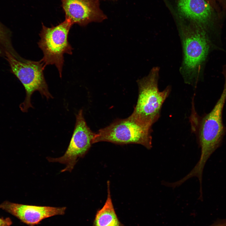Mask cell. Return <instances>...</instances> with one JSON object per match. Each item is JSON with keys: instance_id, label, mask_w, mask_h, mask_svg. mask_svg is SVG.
Masks as SVG:
<instances>
[{"instance_id": "6da1fadb", "label": "cell", "mask_w": 226, "mask_h": 226, "mask_svg": "<svg viewBox=\"0 0 226 226\" xmlns=\"http://www.w3.org/2000/svg\"><path fill=\"white\" fill-rule=\"evenodd\" d=\"M225 82L222 92L212 110L201 118L196 112L191 116L192 129L196 133L201 148L200 159L196 165L203 170L207 160L222 144L226 132L223 121V109L226 100V68L223 69Z\"/></svg>"}, {"instance_id": "7a4b0ae2", "label": "cell", "mask_w": 226, "mask_h": 226, "mask_svg": "<svg viewBox=\"0 0 226 226\" xmlns=\"http://www.w3.org/2000/svg\"><path fill=\"white\" fill-rule=\"evenodd\" d=\"M158 76V68H155L148 75L137 81V100L131 115L141 124L151 127L159 118L162 105L171 91L170 86L159 91Z\"/></svg>"}, {"instance_id": "3957f363", "label": "cell", "mask_w": 226, "mask_h": 226, "mask_svg": "<svg viewBox=\"0 0 226 226\" xmlns=\"http://www.w3.org/2000/svg\"><path fill=\"white\" fill-rule=\"evenodd\" d=\"M5 58L8 63L11 72L20 81L25 91V100L19 105L22 112H27L29 108H33L31 97L35 91H38L47 99L53 98L49 92L44 76L45 67L41 60L33 61L20 56L16 57L9 54H7Z\"/></svg>"}, {"instance_id": "277c9868", "label": "cell", "mask_w": 226, "mask_h": 226, "mask_svg": "<svg viewBox=\"0 0 226 226\" xmlns=\"http://www.w3.org/2000/svg\"><path fill=\"white\" fill-rule=\"evenodd\" d=\"M152 127L145 126L131 115L117 119L95 134L93 143L107 142L118 144H137L152 148Z\"/></svg>"}, {"instance_id": "5b68a950", "label": "cell", "mask_w": 226, "mask_h": 226, "mask_svg": "<svg viewBox=\"0 0 226 226\" xmlns=\"http://www.w3.org/2000/svg\"><path fill=\"white\" fill-rule=\"evenodd\" d=\"M72 25L66 19L59 24L51 27H47L42 23L39 34L40 39L38 44L43 54L41 60L45 67L47 65H55L61 77L64 62V54L73 53V48L68 39Z\"/></svg>"}, {"instance_id": "8992f818", "label": "cell", "mask_w": 226, "mask_h": 226, "mask_svg": "<svg viewBox=\"0 0 226 226\" xmlns=\"http://www.w3.org/2000/svg\"><path fill=\"white\" fill-rule=\"evenodd\" d=\"M182 35L184 51L183 70L186 81L190 83L206 60L210 48L209 40L205 29L194 24L185 28Z\"/></svg>"}, {"instance_id": "52a82bcc", "label": "cell", "mask_w": 226, "mask_h": 226, "mask_svg": "<svg viewBox=\"0 0 226 226\" xmlns=\"http://www.w3.org/2000/svg\"><path fill=\"white\" fill-rule=\"evenodd\" d=\"M95 133L88 126L80 109L76 115L74 129L69 145L65 154L58 158L47 157L50 162H58L66 165L61 172H71L78 159L88 152L93 143Z\"/></svg>"}, {"instance_id": "ba28073f", "label": "cell", "mask_w": 226, "mask_h": 226, "mask_svg": "<svg viewBox=\"0 0 226 226\" xmlns=\"http://www.w3.org/2000/svg\"><path fill=\"white\" fill-rule=\"evenodd\" d=\"M66 19L73 25L85 26L107 17L100 8V0H61Z\"/></svg>"}, {"instance_id": "9c48e42d", "label": "cell", "mask_w": 226, "mask_h": 226, "mask_svg": "<svg viewBox=\"0 0 226 226\" xmlns=\"http://www.w3.org/2000/svg\"><path fill=\"white\" fill-rule=\"evenodd\" d=\"M0 208L16 217L29 226H35L43 219L65 214L66 207L24 205L5 201Z\"/></svg>"}, {"instance_id": "30bf717a", "label": "cell", "mask_w": 226, "mask_h": 226, "mask_svg": "<svg viewBox=\"0 0 226 226\" xmlns=\"http://www.w3.org/2000/svg\"><path fill=\"white\" fill-rule=\"evenodd\" d=\"M178 12L183 18L205 29L216 17L214 9L206 0H177Z\"/></svg>"}, {"instance_id": "8fae6325", "label": "cell", "mask_w": 226, "mask_h": 226, "mask_svg": "<svg viewBox=\"0 0 226 226\" xmlns=\"http://www.w3.org/2000/svg\"><path fill=\"white\" fill-rule=\"evenodd\" d=\"M110 182H107V196L105 202L95 214L93 226H125L119 220L112 202Z\"/></svg>"}, {"instance_id": "7c38bea8", "label": "cell", "mask_w": 226, "mask_h": 226, "mask_svg": "<svg viewBox=\"0 0 226 226\" xmlns=\"http://www.w3.org/2000/svg\"><path fill=\"white\" fill-rule=\"evenodd\" d=\"M15 52L11 40V33L0 23V57L5 58L8 53Z\"/></svg>"}, {"instance_id": "4fadbf2b", "label": "cell", "mask_w": 226, "mask_h": 226, "mask_svg": "<svg viewBox=\"0 0 226 226\" xmlns=\"http://www.w3.org/2000/svg\"><path fill=\"white\" fill-rule=\"evenodd\" d=\"M12 224V222L10 218L0 217V226H10Z\"/></svg>"}, {"instance_id": "5bb4252c", "label": "cell", "mask_w": 226, "mask_h": 226, "mask_svg": "<svg viewBox=\"0 0 226 226\" xmlns=\"http://www.w3.org/2000/svg\"></svg>"}]
</instances>
